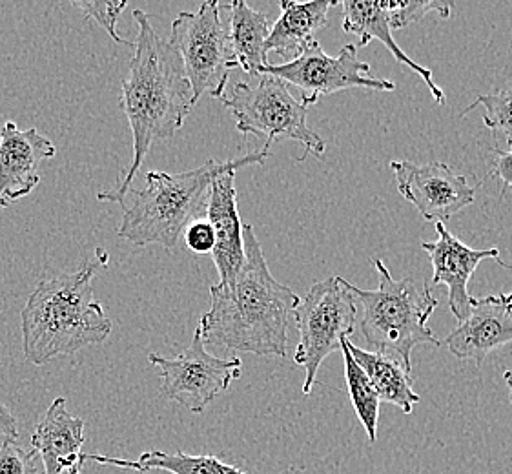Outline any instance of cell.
<instances>
[{
	"mask_svg": "<svg viewBox=\"0 0 512 474\" xmlns=\"http://www.w3.org/2000/svg\"><path fill=\"white\" fill-rule=\"evenodd\" d=\"M134 19L139 33L121 97V108L134 137V157L117 186L97 194L103 203H126L130 186L152 145L174 137L195 106L192 86L186 79L179 53L155 33L150 17L143 10H135Z\"/></svg>",
	"mask_w": 512,
	"mask_h": 474,
	"instance_id": "6da1fadb",
	"label": "cell"
},
{
	"mask_svg": "<svg viewBox=\"0 0 512 474\" xmlns=\"http://www.w3.org/2000/svg\"><path fill=\"white\" fill-rule=\"evenodd\" d=\"M243 243L245 265L232 285L210 287V309L197 329L205 345L283 358L301 298L272 276L252 225H243Z\"/></svg>",
	"mask_w": 512,
	"mask_h": 474,
	"instance_id": "7a4b0ae2",
	"label": "cell"
},
{
	"mask_svg": "<svg viewBox=\"0 0 512 474\" xmlns=\"http://www.w3.org/2000/svg\"><path fill=\"white\" fill-rule=\"evenodd\" d=\"M101 261H88L73 274L44 279L21 312L22 351L33 365L103 343L112 321L93 299L92 281Z\"/></svg>",
	"mask_w": 512,
	"mask_h": 474,
	"instance_id": "3957f363",
	"label": "cell"
},
{
	"mask_svg": "<svg viewBox=\"0 0 512 474\" xmlns=\"http://www.w3.org/2000/svg\"><path fill=\"white\" fill-rule=\"evenodd\" d=\"M268 157L270 150L263 148L223 163L208 159L205 165L179 174L146 172V185L135 190L117 234L137 247L161 245L174 250L186 228L206 216L210 186L216 177L245 166L263 165Z\"/></svg>",
	"mask_w": 512,
	"mask_h": 474,
	"instance_id": "277c9868",
	"label": "cell"
},
{
	"mask_svg": "<svg viewBox=\"0 0 512 474\" xmlns=\"http://www.w3.org/2000/svg\"><path fill=\"white\" fill-rule=\"evenodd\" d=\"M378 272V289L363 290L350 285L356 303L363 309L361 332L370 349L398 361L405 371L412 372L410 354L416 345L440 347L427 321L438 307L431 287L412 278L394 279L383 259H374Z\"/></svg>",
	"mask_w": 512,
	"mask_h": 474,
	"instance_id": "5b68a950",
	"label": "cell"
},
{
	"mask_svg": "<svg viewBox=\"0 0 512 474\" xmlns=\"http://www.w3.org/2000/svg\"><path fill=\"white\" fill-rule=\"evenodd\" d=\"M223 104L234 115L237 132L265 137L267 150L279 139H292L305 148L299 161L325 154V141L308 128V106L274 75L259 73L256 83H237Z\"/></svg>",
	"mask_w": 512,
	"mask_h": 474,
	"instance_id": "8992f818",
	"label": "cell"
},
{
	"mask_svg": "<svg viewBox=\"0 0 512 474\" xmlns=\"http://www.w3.org/2000/svg\"><path fill=\"white\" fill-rule=\"evenodd\" d=\"M168 42L183 61L194 103H199L203 95L223 99L230 72L239 64L219 2L206 0L194 13H179L172 22Z\"/></svg>",
	"mask_w": 512,
	"mask_h": 474,
	"instance_id": "52a82bcc",
	"label": "cell"
},
{
	"mask_svg": "<svg viewBox=\"0 0 512 474\" xmlns=\"http://www.w3.org/2000/svg\"><path fill=\"white\" fill-rule=\"evenodd\" d=\"M294 320L299 329L294 360L307 372L303 394L308 396L318 382L321 363L341 349V341L349 340L356 329L358 303L347 279L332 276L314 283L299 303Z\"/></svg>",
	"mask_w": 512,
	"mask_h": 474,
	"instance_id": "ba28073f",
	"label": "cell"
},
{
	"mask_svg": "<svg viewBox=\"0 0 512 474\" xmlns=\"http://www.w3.org/2000/svg\"><path fill=\"white\" fill-rule=\"evenodd\" d=\"M261 73L274 75L287 86H294L301 93L299 101L305 106L318 103L325 95L350 88L376 92L396 90V83L378 79L370 73L369 64L359 59L358 46L354 44H345L338 55H328L318 41L310 42L296 59L283 64H268Z\"/></svg>",
	"mask_w": 512,
	"mask_h": 474,
	"instance_id": "9c48e42d",
	"label": "cell"
},
{
	"mask_svg": "<svg viewBox=\"0 0 512 474\" xmlns=\"http://www.w3.org/2000/svg\"><path fill=\"white\" fill-rule=\"evenodd\" d=\"M148 361L161 372L164 396L195 414L203 413L208 403L228 391L243 369L239 358H217L206 351L199 329L174 360L150 354Z\"/></svg>",
	"mask_w": 512,
	"mask_h": 474,
	"instance_id": "30bf717a",
	"label": "cell"
},
{
	"mask_svg": "<svg viewBox=\"0 0 512 474\" xmlns=\"http://www.w3.org/2000/svg\"><path fill=\"white\" fill-rule=\"evenodd\" d=\"M398 192L418 208L427 223H443L474 203L476 186L445 163L390 161Z\"/></svg>",
	"mask_w": 512,
	"mask_h": 474,
	"instance_id": "8fae6325",
	"label": "cell"
},
{
	"mask_svg": "<svg viewBox=\"0 0 512 474\" xmlns=\"http://www.w3.org/2000/svg\"><path fill=\"white\" fill-rule=\"evenodd\" d=\"M436 241H423L421 248L429 254L432 263V285H445L449 289V309L452 316L463 321L472 307L469 294V281L474 270L485 259H496L507 267L500 258V250L492 248H472L452 236L443 223H436Z\"/></svg>",
	"mask_w": 512,
	"mask_h": 474,
	"instance_id": "7c38bea8",
	"label": "cell"
},
{
	"mask_svg": "<svg viewBox=\"0 0 512 474\" xmlns=\"http://www.w3.org/2000/svg\"><path fill=\"white\" fill-rule=\"evenodd\" d=\"M55 154L57 148L39 130L4 123L0 128V210L30 196L41 183L39 166Z\"/></svg>",
	"mask_w": 512,
	"mask_h": 474,
	"instance_id": "4fadbf2b",
	"label": "cell"
},
{
	"mask_svg": "<svg viewBox=\"0 0 512 474\" xmlns=\"http://www.w3.org/2000/svg\"><path fill=\"white\" fill-rule=\"evenodd\" d=\"M512 341V292L472 299L471 312L447 336L445 345L460 360L482 367L492 351Z\"/></svg>",
	"mask_w": 512,
	"mask_h": 474,
	"instance_id": "5bb4252c",
	"label": "cell"
},
{
	"mask_svg": "<svg viewBox=\"0 0 512 474\" xmlns=\"http://www.w3.org/2000/svg\"><path fill=\"white\" fill-rule=\"evenodd\" d=\"M208 223L214 230V263L221 285H232L245 265L243 223L237 212L236 172L216 177L210 186L206 207Z\"/></svg>",
	"mask_w": 512,
	"mask_h": 474,
	"instance_id": "9a60e30c",
	"label": "cell"
},
{
	"mask_svg": "<svg viewBox=\"0 0 512 474\" xmlns=\"http://www.w3.org/2000/svg\"><path fill=\"white\" fill-rule=\"evenodd\" d=\"M84 422L73 416L64 398L53 400L31 436V449L44 464V474H82Z\"/></svg>",
	"mask_w": 512,
	"mask_h": 474,
	"instance_id": "2e32d148",
	"label": "cell"
},
{
	"mask_svg": "<svg viewBox=\"0 0 512 474\" xmlns=\"http://www.w3.org/2000/svg\"><path fill=\"white\" fill-rule=\"evenodd\" d=\"M281 17L270 28L265 53H277L285 59H296L310 42L316 41V31L327 26L328 11L338 6L336 0L294 2L281 0Z\"/></svg>",
	"mask_w": 512,
	"mask_h": 474,
	"instance_id": "e0dca14e",
	"label": "cell"
},
{
	"mask_svg": "<svg viewBox=\"0 0 512 474\" xmlns=\"http://www.w3.org/2000/svg\"><path fill=\"white\" fill-rule=\"evenodd\" d=\"M343 6V31L352 33L358 37L359 46H367L370 41L378 39L385 44L396 61L409 66L410 70L420 75L431 90L434 101L438 104H445V93L432 79V72L429 68H423L418 62L412 61L407 53L401 50L396 41L392 39V28H390L387 13L381 10L379 2L369 0H347Z\"/></svg>",
	"mask_w": 512,
	"mask_h": 474,
	"instance_id": "ac0fdd59",
	"label": "cell"
},
{
	"mask_svg": "<svg viewBox=\"0 0 512 474\" xmlns=\"http://www.w3.org/2000/svg\"><path fill=\"white\" fill-rule=\"evenodd\" d=\"M230 41L232 50L236 55L239 68H243L248 75L257 77L267 68L268 55L265 53L267 44L268 26L267 15L256 11L246 4L245 0H234L230 6Z\"/></svg>",
	"mask_w": 512,
	"mask_h": 474,
	"instance_id": "d6986e66",
	"label": "cell"
},
{
	"mask_svg": "<svg viewBox=\"0 0 512 474\" xmlns=\"http://www.w3.org/2000/svg\"><path fill=\"white\" fill-rule=\"evenodd\" d=\"M352 358L356 360L361 371L369 376L370 383L378 392L381 402L394 403L405 414L412 413L414 405L420 403V394L412 389L410 372L405 371L398 361L387 358L378 352L359 349L352 341L345 340Z\"/></svg>",
	"mask_w": 512,
	"mask_h": 474,
	"instance_id": "ffe728a7",
	"label": "cell"
},
{
	"mask_svg": "<svg viewBox=\"0 0 512 474\" xmlns=\"http://www.w3.org/2000/svg\"><path fill=\"white\" fill-rule=\"evenodd\" d=\"M95 462V464L115 465L123 469H134L139 473L150 471H166L172 474H248L234 465L223 464L217 456H190L181 453H163V451H148L141 454L139 460H124V458H110L103 454L82 453V464Z\"/></svg>",
	"mask_w": 512,
	"mask_h": 474,
	"instance_id": "44dd1931",
	"label": "cell"
},
{
	"mask_svg": "<svg viewBox=\"0 0 512 474\" xmlns=\"http://www.w3.org/2000/svg\"><path fill=\"white\" fill-rule=\"evenodd\" d=\"M341 351H343V360H345V380L349 387L350 400L354 405V411L358 414L359 422L367 431L370 444H374L378 438L379 403L381 400H379L374 385L370 383L369 376L361 371V367L352 358V354L345 345V340L341 341Z\"/></svg>",
	"mask_w": 512,
	"mask_h": 474,
	"instance_id": "7402d4cb",
	"label": "cell"
},
{
	"mask_svg": "<svg viewBox=\"0 0 512 474\" xmlns=\"http://www.w3.org/2000/svg\"><path fill=\"white\" fill-rule=\"evenodd\" d=\"M379 6L387 13L392 31L403 30L410 24L421 21L429 11H438L441 19H449L454 10V4L451 2H432V0H407V2L385 0V2H379Z\"/></svg>",
	"mask_w": 512,
	"mask_h": 474,
	"instance_id": "603a6c76",
	"label": "cell"
},
{
	"mask_svg": "<svg viewBox=\"0 0 512 474\" xmlns=\"http://www.w3.org/2000/svg\"><path fill=\"white\" fill-rule=\"evenodd\" d=\"M478 106L485 108L483 124L494 134L505 135V141L512 150V90H498V92L480 95L461 115L469 114Z\"/></svg>",
	"mask_w": 512,
	"mask_h": 474,
	"instance_id": "cb8c5ba5",
	"label": "cell"
},
{
	"mask_svg": "<svg viewBox=\"0 0 512 474\" xmlns=\"http://www.w3.org/2000/svg\"><path fill=\"white\" fill-rule=\"evenodd\" d=\"M73 6H77L86 15L88 21H95L99 26H103L104 31L117 44H126V46L134 48V42L126 41L117 31V21L128 6L126 0H112V2H99V0L86 2V0H82V2H73Z\"/></svg>",
	"mask_w": 512,
	"mask_h": 474,
	"instance_id": "d4e9b609",
	"label": "cell"
},
{
	"mask_svg": "<svg viewBox=\"0 0 512 474\" xmlns=\"http://www.w3.org/2000/svg\"><path fill=\"white\" fill-rule=\"evenodd\" d=\"M39 456L33 449L8 444L0 447V474H44L37 464Z\"/></svg>",
	"mask_w": 512,
	"mask_h": 474,
	"instance_id": "484cf974",
	"label": "cell"
},
{
	"mask_svg": "<svg viewBox=\"0 0 512 474\" xmlns=\"http://www.w3.org/2000/svg\"><path fill=\"white\" fill-rule=\"evenodd\" d=\"M185 241L194 254H208L214 250V230L208 221H194L185 230Z\"/></svg>",
	"mask_w": 512,
	"mask_h": 474,
	"instance_id": "4316f807",
	"label": "cell"
},
{
	"mask_svg": "<svg viewBox=\"0 0 512 474\" xmlns=\"http://www.w3.org/2000/svg\"><path fill=\"white\" fill-rule=\"evenodd\" d=\"M496 159L492 161L491 176L502 181L503 190H512V150L505 152L494 148Z\"/></svg>",
	"mask_w": 512,
	"mask_h": 474,
	"instance_id": "83f0119b",
	"label": "cell"
},
{
	"mask_svg": "<svg viewBox=\"0 0 512 474\" xmlns=\"http://www.w3.org/2000/svg\"><path fill=\"white\" fill-rule=\"evenodd\" d=\"M17 440H19L17 420H15V416L10 413V409L0 403V447L15 444Z\"/></svg>",
	"mask_w": 512,
	"mask_h": 474,
	"instance_id": "f1b7e54d",
	"label": "cell"
},
{
	"mask_svg": "<svg viewBox=\"0 0 512 474\" xmlns=\"http://www.w3.org/2000/svg\"><path fill=\"white\" fill-rule=\"evenodd\" d=\"M503 380H505L507 387H509V396H511L512 402V369L511 371H505V374H503Z\"/></svg>",
	"mask_w": 512,
	"mask_h": 474,
	"instance_id": "f546056e",
	"label": "cell"
}]
</instances>
